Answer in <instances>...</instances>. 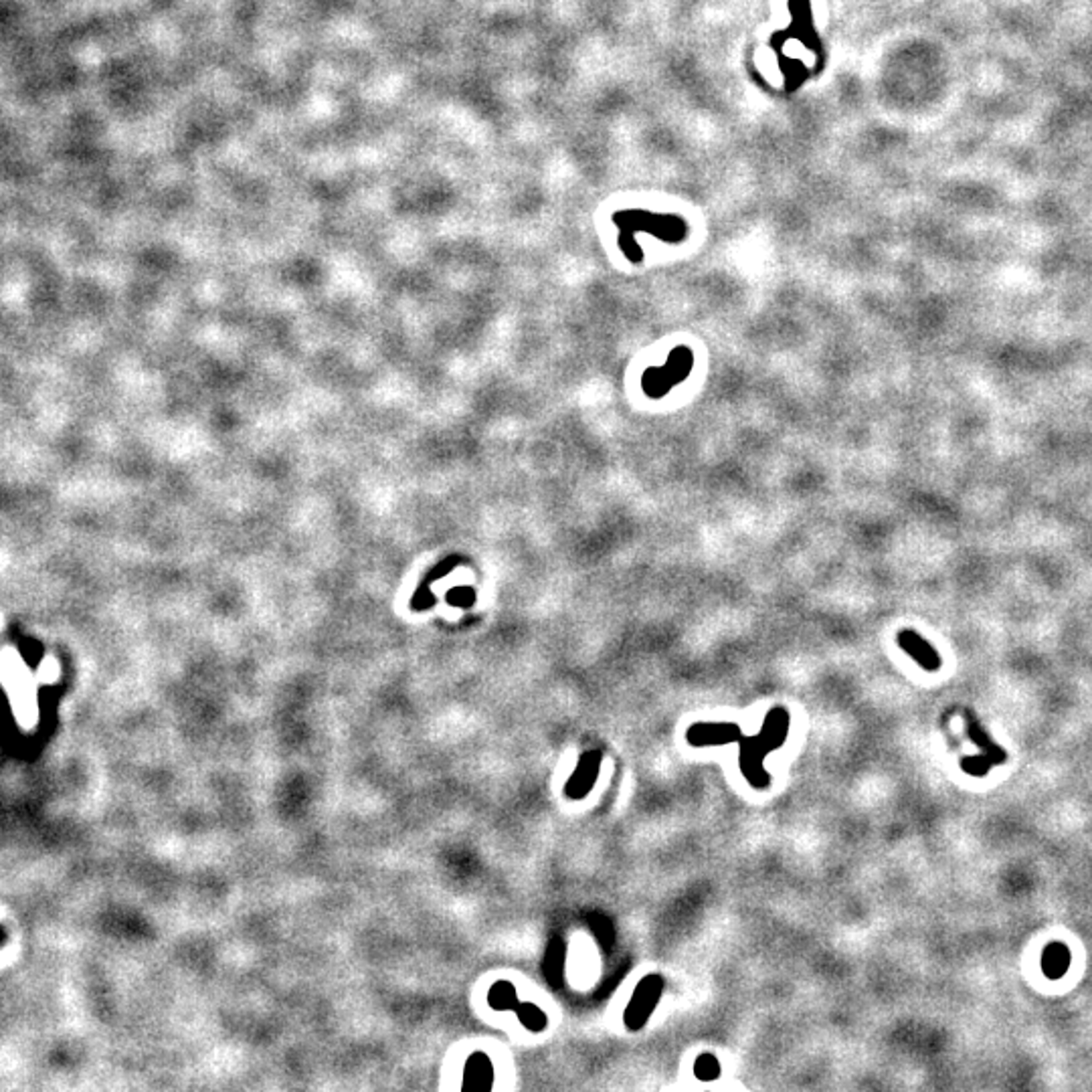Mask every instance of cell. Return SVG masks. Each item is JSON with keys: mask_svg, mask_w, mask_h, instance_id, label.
Wrapping results in <instances>:
<instances>
[{"mask_svg": "<svg viewBox=\"0 0 1092 1092\" xmlns=\"http://www.w3.org/2000/svg\"><path fill=\"white\" fill-rule=\"evenodd\" d=\"M692 365H694L692 350H688L686 346H678L664 366L644 372V379H641L644 392L651 398H660L661 395H666L672 387L686 379L688 372L692 370Z\"/></svg>", "mask_w": 1092, "mask_h": 1092, "instance_id": "cell-1", "label": "cell"}, {"mask_svg": "<svg viewBox=\"0 0 1092 1092\" xmlns=\"http://www.w3.org/2000/svg\"><path fill=\"white\" fill-rule=\"evenodd\" d=\"M661 991H664V980L660 975H650L639 983L634 1000L629 1001L628 1009H625V1026H628V1029H639L648 1022L656 1003L660 1001Z\"/></svg>", "mask_w": 1092, "mask_h": 1092, "instance_id": "cell-2", "label": "cell"}, {"mask_svg": "<svg viewBox=\"0 0 1092 1092\" xmlns=\"http://www.w3.org/2000/svg\"><path fill=\"white\" fill-rule=\"evenodd\" d=\"M897 644L904 654L913 657V660L926 672H936L941 670V666H943V657L939 656V651H936L933 645H930L923 635H919L914 629L898 631Z\"/></svg>", "mask_w": 1092, "mask_h": 1092, "instance_id": "cell-3", "label": "cell"}, {"mask_svg": "<svg viewBox=\"0 0 1092 1092\" xmlns=\"http://www.w3.org/2000/svg\"><path fill=\"white\" fill-rule=\"evenodd\" d=\"M494 1083V1066L488 1054L475 1052L468 1058L464 1073V1089L488 1090Z\"/></svg>", "mask_w": 1092, "mask_h": 1092, "instance_id": "cell-4", "label": "cell"}, {"mask_svg": "<svg viewBox=\"0 0 1092 1092\" xmlns=\"http://www.w3.org/2000/svg\"><path fill=\"white\" fill-rule=\"evenodd\" d=\"M965 718H967V734H969V741L975 743L977 747H980L981 753L985 755V757L990 759L993 765H1001L1003 760L1007 759L1006 750L1000 749L996 743L991 741L990 734L985 733V728H983L980 724V721L975 718V714L967 711Z\"/></svg>", "mask_w": 1092, "mask_h": 1092, "instance_id": "cell-5", "label": "cell"}, {"mask_svg": "<svg viewBox=\"0 0 1092 1092\" xmlns=\"http://www.w3.org/2000/svg\"><path fill=\"white\" fill-rule=\"evenodd\" d=\"M1070 969V949L1064 943H1050L1042 953V971L1048 980H1060Z\"/></svg>", "mask_w": 1092, "mask_h": 1092, "instance_id": "cell-6", "label": "cell"}, {"mask_svg": "<svg viewBox=\"0 0 1092 1092\" xmlns=\"http://www.w3.org/2000/svg\"><path fill=\"white\" fill-rule=\"evenodd\" d=\"M488 1003L490 1007L494 1009H516L519 1006V996H516V987L514 983L510 981H496L494 985L490 987L488 993Z\"/></svg>", "mask_w": 1092, "mask_h": 1092, "instance_id": "cell-7", "label": "cell"}, {"mask_svg": "<svg viewBox=\"0 0 1092 1092\" xmlns=\"http://www.w3.org/2000/svg\"><path fill=\"white\" fill-rule=\"evenodd\" d=\"M516 1016H519L522 1026L530 1029V1032H545L548 1026L546 1013L538 1006H532V1003H519L516 1006Z\"/></svg>", "mask_w": 1092, "mask_h": 1092, "instance_id": "cell-8", "label": "cell"}, {"mask_svg": "<svg viewBox=\"0 0 1092 1092\" xmlns=\"http://www.w3.org/2000/svg\"><path fill=\"white\" fill-rule=\"evenodd\" d=\"M694 1074L698 1080H704V1083H711V1080L721 1078V1062H718L716 1056L711 1052H704L698 1056L694 1062Z\"/></svg>", "mask_w": 1092, "mask_h": 1092, "instance_id": "cell-9", "label": "cell"}, {"mask_svg": "<svg viewBox=\"0 0 1092 1092\" xmlns=\"http://www.w3.org/2000/svg\"><path fill=\"white\" fill-rule=\"evenodd\" d=\"M991 765L993 763L985 757V755H983V757H965L961 760V769L965 771V773L973 775V777H983V775L990 773Z\"/></svg>", "mask_w": 1092, "mask_h": 1092, "instance_id": "cell-10", "label": "cell"}]
</instances>
